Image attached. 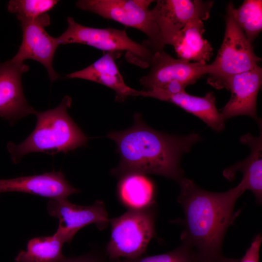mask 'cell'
I'll use <instances>...</instances> for the list:
<instances>
[{
    "label": "cell",
    "instance_id": "44dd1931",
    "mask_svg": "<svg viewBox=\"0 0 262 262\" xmlns=\"http://www.w3.org/2000/svg\"><path fill=\"white\" fill-rule=\"evenodd\" d=\"M227 13L252 44L262 30V0H245L238 8L230 2Z\"/></svg>",
    "mask_w": 262,
    "mask_h": 262
},
{
    "label": "cell",
    "instance_id": "4fadbf2b",
    "mask_svg": "<svg viewBox=\"0 0 262 262\" xmlns=\"http://www.w3.org/2000/svg\"><path fill=\"white\" fill-rule=\"evenodd\" d=\"M262 83V68L259 66L235 75L227 82L225 88L231 92L229 100L219 111L226 121L234 116L247 115L259 124L257 99Z\"/></svg>",
    "mask_w": 262,
    "mask_h": 262
},
{
    "label": "cell",
    "instance_id": "ac0fdd59",
    "mask_svg": "<svg viewBox=\"0 0 262 262\" xmlns=\"http://www.w3.org/2000/svg\"><path fill=\"white\" fill-rule=\"evenodd\" d=\"M203 21L194 20L187 23L175 36L172 46L179 58L192 62L206 64L212 57L213 48L203 38Z\"/></svg>",
    "mask_w": 262,
    "mask_h": 262
},
{
    "label": "cell",
    "instance_id": "d4e9b609",
    "mask_svg": "<svg viewBox=\"0 0 262 262\" xmlns=\"http://www.w3.org/2000/svg\"><path fill=\"white\" fill-rule=\"evenodd\" d=\"M59 262H115L108 258L105 252H94L77 257H65Z\"/></svg>",
    "mask_w": 262,
    "mask_h": 262
},
{
    "label": "cell",
    "instance_id": "2e32d148",
    "mask_svg": "<svg viewBox=\"0 0 262 262\" xmlns=\"http://www.w3.org/2000/svg\"><path fill=\"white\" fill-rule=\"evenodd\" d=\"M121 51L108 52L94 63L82 70L70 73L66 77L79 78L103 84L113 90L115 100L124 101L130 96H140V91L128 86L115 62Z\"/></svg>",
    "mask_w": 262,
    "mask_h": 262
},
{
    "label": "cell",
    "instance_id": "8992f818",
    "mask_svg": "<svg viewBox=\"0 0 262 262\" xmlns=\"http://www.w3.org/2000/svg\"><path fill=\"white\" fill-rule=\"evenodd\" d=\"M66 30L58 37L61 44L79 43L108 52L126 51L127 60L141 67L150 66L154 52L144 44L131 39L126 30L83 26L68 17Z\"/></svg>",
    "mask_w": 262,
    "mask_h": 262
},
{
    "label": "cell",
    "instance_id": "484cf974",
    "mask_svg": "<svg viewBox=\"0 0 262 262\" xmlns=\"http://www.w3.org/2000/svg\"><path fill=\"white\" fill-rule=\"evenodd\" d=\"M187 86L186 83L174 80L168 82L161 88L157 89L168 94H177L186 92L185 88Z\"/></svg>",
    "mask_w": 262,
    "mask_h": 262
},
{
    "label": "cell",
    "instance_id": "7a4b0ae2",
    "mask_svg": "<svg viewBox=\"0 0 262 262\" xmlns=\"http://www.w3.org/2000/svg\"><path fill=\"white\" fill-rule=\"evenodd\" d=\"M107 137L116 144L120 158L112 175L120 178L130 173L155 174L178 182L184 177L180 166L182 156L201 140L197 133L178 136L155 130L139 114L134 115L131 127L111 131Z\"/></svg>",
    "mask_w": 262,
    "mask_h": 262
},
{
    "label": "cell",
    "instance_id": "7c38bea8",
    "mask_svg": "<svg viewBox=\"0 0 262 262\" xmlns=\"http://www.w3.org/2000/svg\"><path fill=\"white\" fill-rule=\"evenodd\" d=\"M29 69L23 62L12 59L0 63V117L11 125L36 111L27 101L21 77Z\"/></svg>",
    "mask_w": 262,
    "mask_h": 262
},
{
    "label": "cell",
    "instance_id": "e0dca14e",
    "mask_svg": "<svg viewBox=\"0 0 262 262\" xmlns=\"http://www.w3.org/2000/svg\"><path fill=\"white\" fill-rule=\"evenodd\" d=\"M242 144L248 146L251 152L247 158L225 169L223 175L227 179L232 180L237 172L243 176L241 182L246 190L254 194L257 202L260 204L262 199V134L254 136L250 133L242 135L240 138Z\"/></svg>",
    "mask_w": 262,
    "mask_h": 262
},
{
    "label": "cell",
    "instance_id": "8fae6325",
    "mask_svg": "<svg viewBox=\"0 0 262 262\" xmlns=\"http://www.w3.org/2000/svg\"><path fill=\"white\" fill-rule=\"evenodd\" d=\"M149 73L139 80L146 91L161 88L168 82L177 80L188 85L195 83L208 74V64L190 62L174 58L164 50L154 52Z\"/></svg>",
    "mask_w": 262,
    "mask_h": 262
},
{
    "label": "cell",
    "instance_id": "7402d4cb",
    "mask_svg": "<svg viewBox=\"0 0 262 262\" xmlns=\"http://www.w3.org/2000/svg\"><path fill=\"white\" fill-rule=\"evenodd\" d=\"M56 0H12L7 10L16 17L34 19L51 10L58 3Z\"/></svg>",
    "mask_w": 262,
    "mask_h": 262
},
{
    "label": "cell",
    "instance_id": "5b68a950",
    "mask_svg": "<svg viewBox=\"0 0 262 262\" xmlns=\"http://www.w3.org/2000/svg\"><path fill=\"white\" fill-rule=\"evenodd\" d=\"M261 58L252 44L228 13L224 37L214 61L208 64L207 83L217 89L225 88L232 76L253 69Z\"/></svg>",
    "mask_w": 262,
    "mask_h": 262
},
{
    "label": "cell",
    "instance_id": "d6986e66",
    "mask_svg": "<svg viewBox=\"0 0 262 262\" xmlns=\"http://www.w3.org/2000/svg\"><path fill=\"white\" fill-rule=\"evenodd\" d=\"M117 193L119 201L128 210H141L155 205L154 184L144 174L130 173L121 177Z\"/></svg>",
    "mask_w": 262,
    "mask_h": 262
},
{
    "label": "cell",
    "instance_id": "ba28073f",
    "mask_svg": "<svg viewBox=\"0 0 262 262\" xmlns=\"http://www.w3.org/2000/svg\"><path fill=\"white\" fill-rule=\"evenodd\" d=\"M22 31V41L16 55L15 61L23 62L27 59L37 61L46 68L49 78L53 82L59 77L54 70L52 63L54 54L60 44L57 37L50 36L45 27L50 23L46 13L34 19L16 17Z\"/></svg>",
    "mask_w": 262,
    "mask_h": 262
},
{
    "label": "cell",
    "instance_id": "52a82bcc",
    "mask_svg": "<svg viewBox=\"0 0 262 262\" xmlns=\"http://www.w3.org/2000/svg\"><path fill=\"white\" fill-rule=\"evenodd\" d=\"M152 0H80L79 8L139 30L147 36L144 44L154 52L164 50L161 35L149 5Z\"/></svg>",
    "mask_w": 262,
    "mask_h": 262
},
{
    "label": "cell",
    "instance_id": "ffe728a7",
    "mask_svg": "<svg viewBox=\"0 0 262 262\" xmlns=\"http://www.w3.org/2000/svg\"><path fill=\"white\" fill-rule=\"evenodd\" d=\"M65 243L57 233L52 236H40L30 240L27 250H21L15 258L16 262H59L65 257L62 249Z\"/></svg>",
    "mask_w": 262,
    "mask_h": 262
},
{
    "label": "cell",
    "instance_id": "3957f363",
    "mask_svg": "<svg viewBox=\"0 0 262 262\" xmlns=\"http://www.w3.org/2000/svg\"><path fill=\"white\" fill-rule=\"evenodd\" d=\"M71 103L72 98L66 96L55 108L35 112L36 125L33 132L20 144L10 142L7 144L14 163H19L32 152L66 153L86 145L88 137L68 113Z\"/></svg>",
    "mask_w": 262,
    "mask_h": 262
},
{
    "label": "cell",
    "instance_id": "6da1fadb",
    "mask_svg": "<svg viewBox=\"0 0 262 262\" xmlns=\"http://www.w3.org/2000/svg\"><path fill=\"white\" fill-rule=\"evenodd\" d=\"M178 202L182 208L184 229L182 243L189 246L200 262H232L226 257L222 245L226 232L239 213L234 212L238 198L246 191L240 181L222 192L204 190L184 177L179 182Z\"/></svg>",
    "mask_w": 262,
    "mask_h": 262
},
{
    "label": "cell",
    "instance_id": "277c9868",
    "mask_svg": "<svg viewBox=\"0 0 262 262\" xmlns=\"http://www.w3.org/2000/svg\"><path fill=\"white\" fill-rule=\"evenodd\" d=\"M156 213L155 206L141 210H128L110 218L111 235L105 252L111 260L142 256L154 238Z\"/></svg>",
    "mask_w": 262,
    "mask_h": 262
},
{
    "label": "cell",
    "instance_id": "cb8c5ba5",
    "mask_svg": "<svg viewBox=\"0 0 262 262\" xmlns=\"http://www.w3.org/2000/svg\"><path fill=\"white\" fill-rule=\"evenodd\" d=\"M262 242V235L259 234L253 239L243 257L240 259H235L234 262H259V253Z\"/></svg>",
    "mask_w": 262,
    "mask_h": 262
},
{
    "label": "cell",
    "instance_id": "5bb4252c",
    "mask_svg": "<svg viewBox=\"0 0 262 262\" xmlns=\"http://www.w3.org/2000/svg\"><path fill=\"white\" fill-rule=\"evenodd\" d=\"M22 192L50 198L67 199L80 190L74 187L66 179L61 171L42 174L0 180V194Z\"/></svg>",
    "mask_w": 262,
    "mask_h": 262
},
{
    "label": "cell",
    "instance_id": "9c48e42d",
    "mask_svg": "<svg viewBox=\"0 0 262 262\" xmlns=\"http://www.w3.org/2000/svg\"><path fill=\"white\" fill-rule=\"evenodd\" d=\"M214 1L201 0H158L150 10L164 45H172L176 34L191 21L208 19Z\"/></svg>",
    "mask_w": 262,
    "mask_h": 262
},
{
    "label": "cell",
    "instance_id": "9a60e30c",
    "mask_svg": "<svg viewBox=\"0 0 262 262\" xmlns=\"http://www.w3.org/2000/svg\"><path fill=\"white\" fill-rule=\"evenodd\" d=\"M140 96L153 98L173 103L197 116L216 132H221L225 128V121L216 108L213 92H209L203 97H198L186 92L170 94L159 89H155L141 91Z\"/></svg>",
    "mask_w": 262,
    "mask_h": 262
},
{
    "label": "cell",
    "instance_id": "603a6c76",
    "mask_svg": "<svg viewBox=\"0 0 262 262\" xmlns=\"http://www.w3.org/2000/svg\"><path fill=\"white\" fill-rule=\"evenodd\" d=\"M115 262H200L194 251L182 243L169 252L134 259L115 260Z\"/></svg>",
    "mask_w": 262,
    "mask_h": 262
},
{
    "label": "cell",
    "instance_id": "30bf717a",
    "mask_svg": "<svg viewBox=\"0 0 262 262\" xmlns=\"http://www.w3.org/2000/svg\"><path fill=\"white\" fill-rule=\"evenodd\" d=\"M47 209L50 215L59 219L56 232L65 243H70L76 233L85 226L95 224L102 230L110 225L108 213L102 200L82 206L72 203L67 199H50Z\"/></svg>",
    "mask_w": 262,
    "mask_h": 262
}]
</instances>
